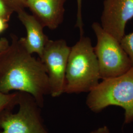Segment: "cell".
<instances>
[{"instance_id": "cell-1", "label": "cell", "mask_w": 133, "mask_h": 133, "mask_svg": "<svg viewBox=\"0 0 133 133\" xmlns=\"http://www.w3.org/2000/svg\"><path fill=\"white\" fill-rule=\"evenodd\" d=\"M10 37L9 47L0 55V90L28 93L42 108L44 97L49 95L46 68L29 52L22 38L13 34Z\"/></svg>"}, {"instance_id": "cell-2", "label": "cell", "mask_w": 133, "mask_h": 133, "mask_svg": "<svg viewBox=\"0 0 133 133\" xmlns=\"http://www.w3.org/2000/svg\"><path fill=\"white\" fill-rule=\"evenodd\" d=\"M100 68L90 38L84 35L71 47L64 93H89L100 82Z\"/></svg>"}, {"instance_id": "cell-3", "label": "cell", "mask_w": 133, "mask_h": 133, "mask_svg": "<svg viewBox=\"0 0 133 133\" xmlns=\"http://www.w3.org/2000/svg\"><path fill=\"white\" fill-rule=\"evenodd\" d=\"M100 82L88 93L86 104L94 112L109 106H118L124 110V124L133 122V68L123 75Z\"/></svg>"}, {"instance_id": "cell-4", "label": "cell", "mask_w": 133, "mask_h": 133, "mask_svg": "<svg viewBox=\"0 0 133 133\" xmlns=\"http://www.w3.org/2000/svg\"><path fill=\"white\" fill-rule=\"evenodd\" d=\"M92 28L97 38L94 49L101 78L114 77L129 71L132 68V63L120 42L104 30L98 22H93Z\"/></svg>"}, {"instance_id": "cell-5", "label": "cell", "mask_w": 133, "mask_h": 133, "mask_svg": "<svg viewBox=\"0 0 133 133\" xmlns=\"http://www.w3.org/2000/svg\"><path fill=\"white\" fill-rule=\"evenodd\" d=\"M18 111L0 114V133H50L43 123L41 108L31 95L20 92Z\"/></svg>"}, {"instance_id": "cell-6", "label": "cell", "mask_w": 133, "mask_h": 133, "mask_svg": "<svg viewBox=\"0 0 133 133\" xmlns=\"http://www.w3.org/2000/svg\"><path fill=\"white\" fill-rule=\"evenodd\" d=\"M71 50L64 39H48L39 60L48 74L49 95L53 98L64 93L65 76L68 58Z\"/></svg>"}, {"instance_id": "cell-7", "label": "cell", "mask_w": 133, "mask_h": 133, "mask_svg": "<svg viewBox=\"0 0 133 133\" xmlns=\"http://www.w3.org/2000/svg\"><path fill=\"white\" fill-rule=\"evenodd\" d=\"M133 18V0H105L101 25L120 42L126 24Z\"/></svg>"}, {"instance_id": "cell-8", "label": "cell", "mask_w": 133, "mask_h": 133, "mask_svg": "<svg viewBox=\"0 0 133 133\" xmlns=\"http://www.w3.org/2000/svg\"><path fill=\"white\" fill-rule=\"evenodd\" d=\"M66 0H26V6L44 27L54 30L61 24Z\"/></svg>"}, {"instance_id": "cell-9", "label": "cell", "mask_w": 133, "mask_h": 133, "mask_svg": "<svg viewBox=\"0 0 133 133\" xmlns=\"http://www.w3.org/2000/svg\"><path fill=\"white\" fill-rule=\"evenodd\" d=\"M17 14L26 31V37L22 38L24 46L30 53H36L41 58L49 39L43 32L44 27L33 14H29L25 10Z\"/></svg>"}, {"instance_id": "cell-10", "label": "cell", "mask_w": 133, "mask_h": 133, "mask_svg": "<svg viewBox=\"0 0 133 133\" xmlns=\"http://www.w3.org/2000/svg\"><path fill=\"white\" fill-rule=\"evenodd\" d=\"M19 92L5 93L0 90V114L7 109H12L18 105Z\"/></svg>"}, {"instance_id": "cell-11", "label": "cell", "mask_w": 133, "mask_h": 133, "mask_svg": "<svg viewBox=\"0 0 133 133\" xmlns=\"http://www.w3.org/2000/svg\"><path fill=\"white\" fill-rule=\"evenodd\" d=\"M120 44L128 55L133 68V32L125 35L120 41Z\"/></svg>"}, {"instance_id": "cell-12", "label": "cell", "mask_w": 133, "mask_h": 133, "mask_svg": "<svg viewBox=\"0 0 133 133\" xmlns=\"http://www.w3.org/2000/svg\"><path fill=\"white\" fill-rule=\"evenodd\" d=\"M11 11L18 13L19 11L25 10L26 0H3Z\"/></svg>"}, {"instance_id": "cell-13", "label": "cell", "mask_w": 133, "mask_h": 133, "mask_svg": "<svg viewBox=\"0 0 133 133\" xmlns=\"http://www.w3.org/2000/svg\"><path fill=\"white\" fill-rule=\"evenodd\" d=\"M77 3V14H76V27L79 30L81 36H83V23L82 20V0H76Z\"/></svg>"}, {"instance_id": "cell-14", "label": "cell", "mask_w": 133, "mask_h": 133, "mask_svg": "<svg viewBox=\"0 0 133 133\" xmlns=\"http://www.w3.org/2000/svg\"><path fill=\"white\" fill-rule=\"evenodd\" d=\"M12 13L5 4L3 0H0V17L8 21Z\"/></svg>"}, {"instance_id": "cell-15", "label": "cell", "mask_w": 133, "mask_h": 133, "mask_svg": "<svg viewBox=\"0 0 133 133\" xmlns=\"http://www.w3.org/2000/svg\"><path fill=\"white\" fill-rule=\"evenodd\" d=\"M10 45V43L7 38H0V55L5 51Z\"/></svg>"}, {"instance_id": "cell-16", "label": "cell", "mask_w": 133, "mask_h": 133, "mask_svg": "<svg viewBox=\"0 0 133 133\" xmlns=\"http://www.w3.org/2000/svg\"><path fill=\"white\" fill-rule=\"evenodd\" d=\"M90 133H111L109 129L106 126L101 127L99 128L92 131Z\"/></svg>"}, {"instance_id": "cell-17", "label": "cell", "mask_w": 133, "mask_h": 133, "mask_svg": "<svg viewBox=\"0 0 133 133\" xmlns=\"http://www.w3.org/2000/svg\"><path fill=\"white\" fill-rule=\"evenodd\" d=\"M7 21L0 17V34L4 32L8 27Z\"/></svg>"}]
</instances>
